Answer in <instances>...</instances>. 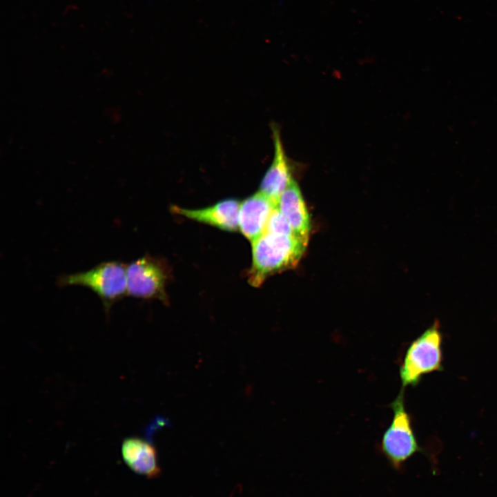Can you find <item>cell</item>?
I'll return each mask as SVG.
<instances>
[{"mask_svg": "<svg viewBox=\"0 0 497 497\" xmlns=\"http://www.w3.org/2000/svg\"><path fill=\"white\" fill-rule=\"evenodd\" d=\"M251 244L252 264L248 277L255 287L271 275L297 265L307 245L295 235L272 233H264Z\"/></svg>", "mask_w": 497, "mask_h": 497, "instance_id": "obj_1", "label": "cell"}, {"mask_svg": "<svg viewBox=\"0 0 497 497\" xmlns=\"http://www.w3.org/2000/svg\"><path fill=\"white\" fill-rule=\"evenodd\" d=\"M57 284L90 289L100 298L108 314L115 302L127 295L126 264L120 261L104 262L86 271L62 275Z\"/></svg>", "mask_w": 497, "mask_h": 497, "instance_id": "obj_2", "label": "cell"}, {"mask_svg": "<svg viewBox=\"0 0 497 497\" xmlns=\"http://www.w3.org/2000/svg\"><path fill=\"white\" fill-rule=\"evenodd\" d=\"M442 369V333L436 320L407 349L400 368L402 387H414L425 374Z\"/></svg>", "mask_w": 497, "mask_h": 497, "instance_id": "obj_3", "label": "cell"}, {"mask_svg": "<svg viewBox=\"0 0 497 497\" xmlns=\"http://www.w3.org/2000/svg\"><path fill=\"white\" fill-rule=\"evenodd\" d=\"M403 392L402 389L391 405L393 420L380 444L381 452L396 470H401L405 462L421 450L405 409Z\"/></svg>", "mask_w": 497, "mask_h": 497, "instance_id": "obj_4", "label": "cell"}, {"mask_svg": "<svg viewBox=\"0 0 497 497\" xmlns=\"http://www.w3.org/2000/svg\"><path fill=\"white\" fill-rule=\"evenodd\" d=\"M127 295L168 303L167 271L160 260L145 255L126 265Z\"/></svg>", "mask_w": 497, "mask_h": 497, "instance_id": "obj_5", "label": "cell"}, {"mask_svg": "<svg viewBox=\"0 0 497 497\" xmlns=\"http://www.w3.org/2000/svg\"><path fill=\"white\" fill-rule=\"evenodd\" d=\"M277 206L260 191L241 203L239 229L251 244L265 233L270 215Z\"/></svg>", "mask_w": 497, "mask_h": 497, "instance_id": "obj_6", "label": "cell"}, {"mask_svg": "<svg viewBox=\"0 0 497 497\" xmlns=\"http://www.w3.org/2000/svg\"><path fill=\"white\" fill-rule=\"evenodd\" d=\"M272 133L274 145L273 159L262 179L260 191L277 204L280 195L293 179L280 130L276 126H272Z\"/></svg>", "mask_w": 497, "mask_h": 497, "instance_id": "obj_7", "label": "cell"}, {"mask_svg": "<svg viewBox=\"0 0 497 497\" xmlns=\"http://www.w3.org/2000/svg\"><path fill=\"white\" fill-rule=\"evenodd\" d=\"M241 203L233 199H224L213 206L199 209H186L173 206L177 214L199 222L208 224L228 231L239 229V213Z\"/></svg>", "mask_w": 497, "mask_h": 497, "instance_id": "obj_8", "label": "cell"}, {"mask_svg": "<svg viewBox=\"0 0 497 497\" xmlns=\"http://www.w3.org/2000/svg\"><path fill=\"white\" fill-rule=\"evenodd\" d=\"M277 206L295 237L307 244L311 230L309 215L300 189L294 180L280 195Z\"/></svg>", "mask_w": 497, "mask_h": 497, "instance_id": "obj_9", "label": "cell"}, {"mask_svg": "<svg viewBox=\"0 0 497 497\" xmlns=\"http://www.w3.org/2000/svg\"><path fill=\"white\" fill-rule=\"evenodd\" d=\"M121 456L127 466L137 474L151 478L160 474L154 446L137 437H129L121 445Z\"/></svg>", "mask_w": 497, "mask_h": 497, "instance_id": "obj_10", "label": "cell"}, {"mask_svg": "<svg viewBox=\"0 0 497 497\" xmlns=\"http://www.w3.org/2000/svg\"><path fill=\"white\" fill-rule=\"evenodd\" d=\"M265 233L295 235L289 222L277 206L270 215Z\"/></svg>", "mask_w": 497, "mask_h": 497, "instance_id": "obj_11", "label": "cell"}]
</instances>
